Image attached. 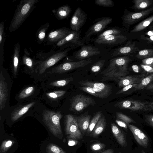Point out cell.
I'll return each instance as SVG.
<instances>
[{
    "mask_svg": "<svg viewBox=\"0 0 153 153\" xmlns=\"http://www.w3.org/2000/svg\"><path fill=\"white\" fill-rule=\"evenodd\" d=\"M153 53V50L150 49H145L140 51L138 54L137 55V57L138 58L142 59L147 58L151 56Z\"/></svg>",
    "mask_w": 153,
    "mask_h": 153,
    "instance_id": "cell-43",
    "label": "cell"
},
{
    "mask_svg": "<svg viewBox=\"0 0 153 153\" xmlns=\"http://www.w3.org/2000/svg\"><path fill=\"white\" fill-rule=\"evenodd\" d=\"M20 45L19 42L15 44L13 56V66L14 75L16 76L19 65Z\"/></svg>",
    "mask_w": 153,
    "mask_h": 153,
    "instance_id": "cell-23",
    "label": "cell"
},
{
    "mask_svg": "<svg viewBox=\"0 0 153 153\" xmlns=\"http://www.w3.org/2000/svg\"><path fill=\"white\" fill-rule=\"evenodd\" d=\"M78 143V140L73 139H69L68 142V145L70 146H75Z\"/></svg>",
    "mask_w": 153,
    "mask_h": 153,
    "instance_id": "cell-50",
    "label": "cell"
},
{
    "mask_svg": "<svg viewBox=\"0 0 153 153\" xmlns=\"http://www.w3.org/2000/svg\"><path fill=\"white\" fill-rule=\"evenodd\" d=\"M92 62L90 58L77 62H64L52 68L48 73L49 74H62L72 70L83 67Z\"/></svg>",
    "mask_w": 153,
    "mask_h": 153,
    "instance_id": "cell-5",
    "label": "cell"
},
{
    "mask_svg": "<svg viewBox=\"0 0 153 153\" xmlns=\"http://www.w3.org/2000/svg\"><path fill=\"white\" fill-rule=\"evenodd\" d=\"M87 16L80 7L76 9L70 21V26L73 31H78L84 24Z\"/></svg>",
    "mask_w": 153,
    "mask_h": 153,
    "instance_id": "cell-11",
    "label": "cell"
},
{
    "mask_svg": "<svg viewBox=\"0 0 153 153\" xmlns=\"http://www.w3.org/2000/svg\"><path fill=\"white\" fill-rule=\"evenodd\" d=\"M4 23L2 22L0 24V50L1 59L3 56V46L5 42V32L4 31Z\"/></svg>",
    "mask_w": 153,
    "mask_h": 153,
    "instance_id": "cell-31",
    "label": "cell"
},
{
    "mask_svg": "<svg viewBox=\"0 0 153 153\" xmlns=\"http://www.w3.org/2000/svg\"><path fill=\"white\" fill-rule=\"evenodd\" d=\"M105 61V59L99 60L92 66L91 68V71L94 73L100 71L104 65Z\"/></svg>",
    "mask_w": 153,
    "mask_h": 153,
    "instance_id": "cell-38",
    "label": "cell"
},
{
    "mask_svg": "<svg viewBox=\"0 0 153 153\" xmlns=\"http://www.w3.org/2000/svg\"><path fill=\"white\" fill-rule=\"evenodd\" d=\"M141 67L146 71L150 73H153V68L149 66L141 64Z\"/></svg>",
    "mask_w": 153,
    "mask_h": 153,
    "instance_id": "cell-49",
    "label": "cell"
},
{
    "mask_svg": "<svg viewBox=\"0 0 153 153\" xmlns=\"http://www.w3.org/2000/svg\"><path fill=\"white\" fill-rule=\"evenodd\" d=\"M78 83L82 86L91 87L100 95L102 99L108 97L112 92V86L107 84L88 80H82L79 82Z\"/></svg>",
    "mask_w": 153,
    "mask_h": 153,
    "instance_id": "cell-6",
    "label": "cell"
},
{
    "mask_svg": "<svg viewBox=\"0 0 153 153\" xmlns=\"http://www.w3.org/2000/svg\"><path fill=\"white\" fill-rule=\"evenodd\" d=\"M73 80V78L70 77L65 79L53 81L50 83V85L53 86L63 87L67 85Z\"/></svg>",
    "mask_w": 153,
    "mask_h": 153,
    "instance_id": "cell-36",
    "label": "cell"
},
{
    "mask_svg": "<svg viewBox=\"0 0 153 153\" xmlns=\"http://www.w3.org/2000/svg\"><path fill=\"white\" fill-rule=\"evenodd\" d=\"M114 151L113 149H110L105 150L101 153H114Z\"/></svg>",
    "mask_w": 153,
    "mask_h": 153,
    "instance_id": "cell-53",
    "label": "cell"
},
{
    "mask_svg": "<svg viewBox=\"0 0 153 153\" xmlns=\"http://www.w3.org/2000/svg\"><path fill=\"white\" fill-rule=\"evenodd\" d=\"M8 94V88L5 81L1 79L0 81V110L5 107Z\"/></svg>",
    "mask_w": 153,
    "mask_h": 153,
    "instance_id": "cell-21",
    "label": "cell"
},
{
    "mask_svg": "<svg viewBox=\"0 0 153 153\" xmlns=\"http://www.w3.org/2000/svg\"><path fill=\"white\" fill-rule=\"evenodd\" d=\"M115 122L120 126L125 129L127 128L128 125L124 122L119 120L117 119L115 120Z\"/></svg>",
    "mask_w": 153,
    "mask_h": 153,
    "instance_id": "cell-48",
    "label": "cell"
},
{
    "mask_svg": "<svg viewBox=\"0 0 153 153\" xmlns=\"http://www.w3.org/2000/svg\"><path fill=\"white\" fill-rule=\"evenodd\" d=\"M79 88L84 92L87 93L96 97L101 98V97L100 95L97 93L95 92L94 89L91 87L82 86L79 87Z\"/></svg>",
    "mask_w": 153,
    "mask_h": 153,
    "instance_id": "cell-42",
    "label": "cell"
},
{
    "mask_svg": "<svg viewBox=\"0 0 153 153\" xmlns=\"http://www.w3.org/2000/svg\"><path fill=\"white\" fill-rule=\"evenodd\" d=\"M152 81H153V73L144 78L140 83L134 87V89L135 90H142L145 88Z\"/></svg>",
    "mask_w": 153,
    "mask_h": 153,
    "instance_id": "cell-29",
    "label": "cell"
},
{
    "mask_svg": "<svg viewBox=\"0 0 153 153\" xmlns=\"http://www.w3.org/2000/svg\"><path fill=\"white\" fill-rule=\"evenodd\" d=\"M127 38L122 35H109L97 38L95 42L99 44L115 45L121 44L125 41Z\"/></svg>",
    "mask_w": 153,
    "mask_h": 153,
    "instance_id": "cell-17",
    "label": "cell"
},
{
    "mask_svg": "<svg viewBox=\"0 0 153 153\" xmlns=\"http://www.w3.org/2000/svg\"><path fill=\"white\" fill-rule=\"evenodd\" d=\"M116 117L117 119L122 120L126 123L127 125L130 123H135V122L133 119L127 116L120 112H117L116 114Z\"/></svg>",
    "mask_w": 153,
    "mask_h": 153,
    "instance_id": "cell-39",
    "label": "cell"
},
{
    "mask_svg": "<svg viewBox=\"0 0 153 153\" xmlns=\"http://www.w3.org/2000/svg\"><path fill=\"white\" fill-rule=\"evenodd\" d=\"M106 126V121L105 118L102 114L91 133V136L93 137H97L104 130Z\"/></svg>",
    "mask_w": 153,
    "mask_h": 153,
    "instance_id": "cell-22",
    "label": "cell"
},
{
    "mask_svg": "<svg viewBox=\"0 0 153 153\" xmlns=\"http://www.w3.org/2000/svg\"><path fill=\"white\" fill-rule=\"evenodd\" d=\"M100 53V52L98 48L91 45H84L76 52L75 57L81 60L99 55Z\"/></svg>",
    "mask_w": 153,
    "mask_h": 153,
    "instance_id": "cell-15",
    "label": "cell"
},
{
    "mask_svg": "<svg viewBox=\"0 0 153 153\" xmlns=\"http://www.w3.org/2000/svg\"><path fill=\"white\" fill-rule=\"evenodd\" d=\"M112 21V19L110 17H105L102 18L92 25L87 31L85 37V39H87L95 33L102 31Z\"/></svg>",
    "mask_w": 153,
    "mask_h": 153,
    "instance_id": "cell-14",
    "label": "cell"
},
{
    "mask_svg": "<svg viewBox=\"0 0 153 153\" xmlns=\"http://www.w3.org/2000/svg\"><path fill=\"white\" fill-rule=\"evenodd\" d=\"M71 12V9L68 5L59 7L55 11V14L58 19L62 20L68 17Z\"/></svg>",
    "mask_w": 153,
    "mask_h": 153,
    "instance_id": "cell-24",
    "label": "cell"
},
{
    "mask_svg": "<svg viewBox=\"0 0 153 153\" xmlns=\"http://www.w3.org/2000/svg\"><path fill=\"white\" fill-rule=\"evenodd\" d=\"M70 110L74 113H80L88 106L96 104L92 98L83 94L76 95L71 99Z\"/></svg>",
    "mask_w": 153,
    "mask_h": 153,
    "instance_id": "cell-4",
    "label": "cell"
},
{
    "mask_svg": "<svg viewBox=\"0 0 153 153\" xmlns=\"http://www.w3.org/2000/svg\"><path fill=\"white\" fill-rule=\"evenodd\" d=\"M75 117L79 130L82 135H85L87 132L89 125L91 115L84 114Z\"/></svg>",
    "mask_w": 153,
    "mask_h": 153,
    "instance_id": "cell-18",
    "label": "cell"
},
{
    "mask_svg": "<svg viewBox=\"0 0 153 153\" xmlns=\"http://www.w3.org/2000/svg\"><path fill=\"white\" fill-rule=\"evenodd\" d=\"M62 116L60 112L48 110L44 111L42 114L43 120L50 132L54 136L61 140L63 134L60 122Z\"/></svg>",
    "mask_w": 153,
    "mask_h": 153,
    "instance_id": "cell-2",
    "label": "cell"
},
{
    "mask_svg": "<svg viewBox=\"0 0 153 153\" xmlns=\"http://www.w3.org/2000/svg\"><path fill=\"white\" fill-rule=\"evenodd\" d=\"M150 39L152 40H153V36H151Z\"/></svg>",
    "mask_w": 153,
    "mask_h": 153,
    "instance_id": "cell-55",
    "label": "cell"
},
{
    "mask_svg": "<svg viewBox=\"0 0 153 153\" xmlns=\"http://www.w3.org/2000/svg\"><path fill=\"white\" fill-rule=\"evenodd\" d=\"M80 37L78 31H71L65 38L54 45L56 47L61 49L69 47L73 48L78 47L83 45Z\"/></svg>",
    "mask_w": 153,
    "mask_h": 153,
    "instance_id": "cell-9",
    "label": "cell"
},
{
    "mask_svg": "<svg viewBox=\"0 0 153 153\" xmlns=\"http://www.w3.org/2000/svg\"><path fill=\"white\" fill-rule=\"evenodd\" d=\"M120 31L119 30L116 29H109L102 32L100 34L97 38H100L102 37L109 35H120Z\"/></svg>",
    "mask_w": 153,
    "mask_h": 153,
    "instance_id": "cell-40",
    "label": "cell"
},
{
    "mask_svg": "<svg viewBox=\"0 0 153 153\" xmlns=\"http://www.w3.org/2000/svg\"><path fill=\"white\" fill-rule=\"evenodd\" d=\"M128 126L132 132L135 139L141 146L146 148L148 147L149 139L142 131L136 126L128 124Z\"/></svg>",
    "mask_w": 153,
    "mask_h": 153,
    "instance_id": "cell-16",
    "label": "cell"
},
{
    "mask_svg": "<svg viewBox=\"0 0 153 153\" xmlns=\"http://www.w3.org/2000/svg\"><path fill=\"white\" fill-rule=\"evenodd\" d=\"M105 147V145L102 143H98L92 144L90 146L91 150L93 151H97L101 150Z\"/></svg>",
    "mask_w": 153,
    "mask_h": 153,
    "instance_id": "cell-44",
    "label": "cell"
},
{
    "mask_svg": "<svg viewBox=\"0 0 153 153\" xmlns=\"http://www.w3.org/2000/svg\"><path fill=\"white\" fill-rule=\"evenodd\" d=\"M111 126L112 133L118 143L122 147H125L127 143L123 132L114 123H111Z\"/></svg>",
    "mask_w": 153,
    "mask_h": 153,
    "instance_id": "cell-19",
    "label": "cell"
},
{
    "mask_svg": "<svg viewBox=\"0 0 153 153\" xmlns=\"http://www.w3.org/2000/svg\"><path fill=\"white\" fill-rule=\"evenodd\" d=\"M102 114L101 111L97 112L94 116L92 119L90 121L87 133L88 134L91 133L94 127L97 124Z\"/></svg>",
    "mask_w": 153,
    "mask_h": 153,
    "instance_id": "cell-30",
    "label": "cell"
},
{
    "mask_svg": "<svg viewBox=\"0 0 153 153\" xmlns=\"http://www.w3.org/2000/svg\"><path fill=\"white\" fill-rule=\"evenodd\" d=\"M148 34L149 36H152L153 35V33L152 31H149L148 33Z\"/></svg>",
    "mask_w": 153,
    "mask_h": 153,
    "instance_id": "cell-54",
    "label": "cell"
},
{
    "mask_svg": "<svg viewBox=\"0 0 153 153\" xmlns=\"http://www.w3.org/2000/svg\"><path fill=\"white\" fill-rule=\"evenodd\" d=\"M143 65L153 67V57L148 58L142 60Z\"/></svg>",
    "mask_w": 153,
    "mask_h": 153,
    "instance_id": "cell-46",
    "label": "cell"
},
{
    "mask_svg": "<svg viewBox=\"0 0 153 153\" xmlns=\"http://www.w3.org/2000/svg\"><path fill=\"white\" fill-rule=\"evenodd\" d=\"M134 7L137 9L143 10L149 7L153 3L151 0H135Z\"/></svg>",
    "mask_w": 153,
    "mask_h": 153,
    "instance_id": "cell-28",
    "label": "cell"
},
{
    "mask_svg": "<svg viewBox=\"0 0 153 153\" xmlns=\"http://www.w3.org/2000/svg\"><path fill=\"white\" fill-rule=\"evenodd\" d=\"M35 104V102H32L17 108L12 113L11 115V120L13 121L18 120L27 112Z\"/></svg>",
    "mask_w": 153,
    "mask_h": 153,
    "instance_id": "cell-20",
    "label": "cell"
},
{
    "mask_svg": "<svg viewBox=\"0 0 153 153\" xmlns=\"http://www.w3.org/2000/svg\"><path fill=\"white\" fill-rule=\"evenodd\" d=\"M138 84H131L128 85L125 87L122 88L121 89L119 90L116 93V94H121L124 93L131 88H134Z\"/></svg>",
    "mask_w": 153,
    "mask_h": 153,
    "instance_id": "cell-45",
    "label": "cell"
},
{
    "mask_svg": "<svg viewBox=\"0 0 153 153\" xmlns=\"http://www.w3.org/2000/svg\"><path fill=\"white\" fill-rule=\"evenodd\" d=\"M132 68L133 71L135 72L138 73L139 72V68L138 66L136 65L132 66Z\"/></svg>",
    "mask_w": 153,
    "mask_h": 153,
    "instance_id": "cell-51",
    "label": "cell"
},
{
    "mask_svg": "<svg viewBox=\"0 0 153 153\" xmlns=\"http://www.w3.org/2000/svg\"><path fill=\"white\" fill-rule=\"evenodd\" d=\"M153 12V7L138 13H128L123 16V21L125 24L131 25L144 19Z\"/></svg>",
    "mask_w": 153,
    "mask_h": 153,
    "instance_id": "cell-10",
    "label": "cell"
},
{
    "mask_svg": "<svg viewBox=\"0 0 153 153\" xmlns=\"http://www.w3.org/2000/svg\"><path fill=\"white\" fill-rule=\"evenodd\" d=\"M72 48H68L65 50L57 52L42 61L37 68L39 74L40 75L42 74L47 69L65 57L68 52Z\"/></svg>",
    "mask_w": 153,
    "mask_h": 153,
    "instance_id": "cell-8",
    "label": "cell"
},
{
    "mask_svg": "<svg viewBox=\"0 0 153 153\" xmlns=\"http://www.w3.org/2000/svg\"><path fill=\"white\" fill-rule=\"evenodd\" d=\"M38 1V0H22L20 1L10 23L9 31H15L20 27Z\"/></svg>",
    "mask_w": 153,
    "mask_h": 153,
    "instance_id": "cell-1",
    "label": "cell"
},
{
    "mask_svg": "<svg viewBox=\"0 0 153 153\" xmlns=\"http://www.w3.org/2000/svg\"><path fill=\"white\" fill-rule=\"evenodd\" d=\"M134 50L133 45L126 46L116 49L111 54L112 56L126 55L131 53Z\"/></svg>",
    "mask_w": 153,
    "mask_h": 153,
    "instance_id": "cell-27",
    "label": "cell"
},
{
    "mask_svg": "<svg viewBox=\"0 0 153 153\" xmlns=\"http://www.w3.org/2000/svg\"><path fill=\"white\" fill-rule=\"evenodd\" d=\"M22 62L24 64L30 69H33L35 64L34 60L25 53L22 57Z\"/></svg>",
    "mask_w": 153,
    "mask_h": 153,
    "instance_id": "cell-34",
    "label": "cell"
},
{
    "mask_svg": "<svg viewBox=\"0 0 153 153\" xmlns=\"http://www.w3.org/2000/svg\"><path fill=\"white\" fill-rule=\"evenodd\" d=\"M119 153H121V152H120Z\"/></svg>",
    "mask_w": 153,
    "mask_h": 153,
    "instance_id": "cell-57",
    "label": "cell"
},
{
    "mask_svg": "<svg viewBox=\"0 0 153 153\" xmlns=\"http://www.w3.org/2000/svg\"><path fill=\"white\" fill-rule=\"evenodd\" d=\"M65 131L68 139L79 140L83 138V136L78 127L75 117L71 114L66 116Z\"/></svg>",
    "mask_w": 153,
    "mask_h": 153,
    "instance_id": "cell-7",
    "label": "cell"
},
{
    "mask_svg": "<svg viewBox=\"0 0 153 153\" xmlns=\"http://www.w3.org/2000/svg\"><path fill=\"white\" fill-rule=\"evenodd\" d=\"M66 93L65 91L59 90L47 93L46 95L49 99H56L63 96Z\"/></svg>",
    "mask_w": 153,
    "mask_h": 153,
    "instance_id": "cell-37",
    "label": "cell"
},
{
    "mask_svg": "<svg viewBox=\"0 0 153 153\" xmlns=\"http://www.w3.org/2000/svg\"><path fill=\"white\" fill-rule=\"evenodd\" d=\"M141 153H146L143 150H142L141 151Z\"/></svg>",
    "mask_w": 153,
    "mask_h": 153,
    "instance_id": "cell-56",
    "label": "cell"
},
{
    "mask_svg": "<svg viewBox=\"0 0 153 153\" xmlns=\"http://www.w3.org/2000/svg\"><path fill=\"white\" fill-rule=\"evenodd\" d=\"M146 121L151 126L153 127V115L146 116Z\"/></svg>",
    "mask_w": 153,
    "mask_h": 153,
    "instance_id": "cell-47",
    "label": "cell"
},
{
    "mask_svg": "<svg viewBox=\"0 0 153 153\" xmlns=\"http://www.w3.org/2000/svg\"><path fill=\"white\" fill-rule=\"evenodd\" d=\"M145 88L147 90L153 91V83H150Z\"/></svg>",
    "mask_w": 153,
    "mask_h": 153,
    "instance_id": "cell-52",
    "label": "cell"
},
{
    "mask_svg": "<svg viewBox=\"0 0 153 153\" xmlns=\"http://www.w3.org/2000/svg\"><path fill=\"white\" fill-rule=\"evenodd\" d=\"M153 21V15L143 20L136 25L131 31V32L140 31L148 26Z\"/></svg>",
    "mask_w": 153,
    "mask_h": 153,
    "instance_id": "cell-26",
    "label": "cell"
},
{
    "mask_svg": "<svg viewBox=\"0 0 153 153\" xmlns=\"http://www.w3.org/2000/svg\"><path fill=\"white\" fill-rule=\"evenodd\" d=\"M144 74L139 75L127 76L123 77L108 78V79L118 80L119 88H123L128 85L134 84H139L145 78Z\"/></svg>",
    "mask_w": 153,
    "mask_h": 153,
    "instance_id": "cell-12",
    "label": "cell"
},
{
    "mask_svg": "<svg viewBox=\"0 0 153 153\" xmlns=\"http://www.w3.org/2000/svg\"><path fill=\"white\" fill-rule=\"evenodd\" d=\"M97 5L105 7H112L114 6L113 1L111 0H97L94 1Z\"/></svg>",
    "mask_w": 153,
    "mask_h": 153,
    "instance_id": "cell-41",
    "label": "cell"
},
{
    "mask_svg": "<svg viewBox=\"0 0 153 153\" xmlns=\"http://www.w3.org/2000/svg\"><path fill=\"white\" fill-rule=\"evenodd\" d=\"M47 153H66L61 147L53 143L48 144L46 147Z\"/></svg>",
    "mask_w": 153,
    "mask_h": 153,
    "instance_id": "cell-32",
    "label": "cell"
},
{
    "mask_svg": "<svg viewBox=\"0 0 153 153\" xmlns=\"http://www.w3.org/2000/svg\"><path fill=\"white\" fill-rule=\"evenodd\" d=\"M35 89L34 86L27 87L23 89L19 94L18 97L20 99H23L31 95Z\"/></svg>",
    "mask_w": 153,
    "mask_h": 153,
    "instance_id": "cell-33",
    "label": "cell"
},
{
    "mask_svg": "<svg viewBox=\"0 0 153 153\" xmlns=\"http://www.w3.org/2000/svg\"><path fill=\"white\" fill-rule=\"evenodd\" d=\"M114 106L120 109H129L133 111H151L153 110V101L144 102L128 99L118 102Z\"/></svg>",
    "mask_w": 153,
    "mask_h": 153,
    "instance_id": "cell-3",
    "label": "cell"
},
{
    "mask_svg": "<svg viewBox=\"0 0 153 153\" xmlns=\"http://www.w3.org/2000/svg\"><path fill=\"white\" fill-rule=\"evenodd\" d=\"M14 143V141L11 140H4L1 145L0 153H5L10 149Z\"/></svg>",
    "mask_w": 153,
    "mask_h": 153,
    "instance_id": "cell-35",
    "label": "cell"
},
{
    "mask_svg": "<svg viewBox=\"0 0 153 153\" xmlns=\"http://www.w3.org/2000/svg\"><path fill=\"white\" fill-rule=\"evenodd\" d=\"M71 32L68 29L63 27L50 32L47 38V43L54 44L62 40Z\"/></svg>",
    "mask_w": 153,
    "mask_h": 153,
    "instance_id": "cell-13",
    "label": "cell"
},
{
    "mask_svg": "<svg viewBox=\"0 0 153 153\" xmlns=\"http://www.w3.org/2000/svg\"><path fill=\"white\" fill-rule=\"evenodd\" d=\"M49 26V23H46L41 26L38 29L36 33V37L39 43H41L44 41Z\"/></svg>",
    "mask_w": 153,
    "mask_h": 153,
    "instance_id": "cell-25",
    "label": "cell"
}]
</instances>
